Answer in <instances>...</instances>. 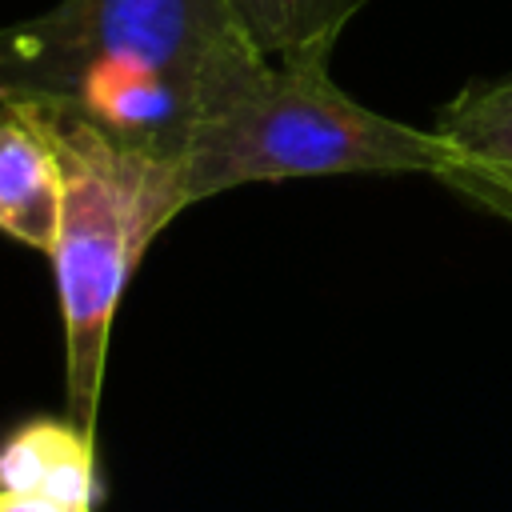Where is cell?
Here are the masks:
<instances>
[{"label":"cell","instance_id":"3","mask_svg":"<svg viewBox=\"0 0 512 512\" xmlns=\"http://www.w3.org/2000/svg\"><path fill=\"white\" fill-rule=\"evenodd\" d=\"M44 124L64 164L60 228L48 252L64 316V416L96 436L108 336L124 284L148 244L192 204L176 160L116 144L80 120L44 116Z\"/></svg>","mask_w":512,"mask_h":512},{"label":"cell","instance_id":"7","mask_svg":"<svg viewBox=\"0 0 512 512\" xmlns=\"http://www.w3.org/2000/svg\"><path fill=\"white\" fill-rule=\"evenodd\" d=\"M368 0H236L256 48L276 64H332V48Z\"/></svg>","mask_w":512,"mask_h":512},{"label":"cell","instance_id":"5","mask_svg":"<svg viewBox=\"0 0 512 512\" xmlns=\"http://www.w3.org/2000/svg\"><path fill=\"white\" fill-rule=\"evenodd\" d=\"M436 132L456 152V172L448 176L452 188L472 200L512 192V76L456 92L444 104Z\"/></svg>","mask_w":512,"mask_h":512},{"label":"cell","instance_id":"2","mask_svg":"<svg viewBox=\"0 0 512 512\" xmlns=\"http://www.w3.org/2000/svg\"><path fill=\"white\" fill-rule=\"evenodd\" d=\"M188 204L244 184L312 176H432L456 172L436 128H416L352 100L332 64L260 60L196 128L184 160Z\"/></svg>","mask_w":512,"mask_h":512},{"label":"cell","instance_id":"9","mask_svg":"<svg viewBox=\"0 0 512 512\" xmlns=\"http://www.w3.org/2000/svg\"><path fill=\"white\" fill-rule=\"evenodd\" d=\"M484 208H492V212H500V216H508L512 220V192H488V196H476Z\"/></svg>","mask_w":512,"mask_h":512},{"label":"cell","instance_id":"6","mask_svg":"<svg viewBox=\"0 0 512 512\" xmlns=\"http://www.w3.org/2000/svg\"><path fill=\"white\" fill-rule=\"evenodd\" d=\"M0 488L96 500V436L68 416H36L0 440Z\"/></svg>","mask_w":512,"mask_h":512},{"label":"cell","instance_id":"8","mask_svg":"<svg viewBox=\"0 0 512 512\" xmlns=\"http://www.w3.org/2000/svg\"><path fill=\"white\" fill-rule=\"evenodd\" d=\"M0 512H92V504L44 496V492H12V488H0Z\"/></svg>","mask_w":512,"mask_h":512},{"label":"cell","instance_id":"1","mask_svg":"<svg viewBox=\"0 0 512 512\" xmlns=\"http://www.w3.org/2000/svg\"><path fill=\"white\" fill-rule=\"evenodd\" d=\"M260 60L236 0H60L0 28V104L180 164L200 120Z\"/></svg>","mask_w":512,"mask_h":512},{"label":"cell","instance_id":"4","mask_svg":"<svg viewBox=\"0 0 512 512\" xmlns=\"http://www.w3.org/2000/svg\"><path fill=\"white\" fill-rule=\"evenodd\" d=\"M64 204V164L40 112L0 104V232L52 252Z\"/></svg>","mask_w":512,"mask_h":512}]
</instances>
